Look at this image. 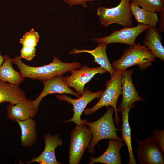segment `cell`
I'll return each instance as SVG.
<instances>
[{
	"mask_svg": "<svg viewBox=\"0 0 164 164\" xmlns=\"http://www.w3.org/2000/svg\"><path fill=\"white\" fill-rule=\"evenodd\" d=\"M12 62L19 69L23 78L42 81L50 79L56 75H63L72 70L82 67L78 62H63L55 56L51 63L38 67H32L25 64L19 56L13 58Z\"/></svg>",
	"mask_w": 164,
	"mask_h": 164,
	"instance_id": "obj_1",
	"label": "cell"
},
{
	"mask_svg": "<svg viewBox=\"0 0 164 164\" xmlns=\"http://www.w3.org/2000/svg\"><path fill=\"white\" fill-rule=\"evenodd\" d=\"M155 60V57L148 48L135 43L125 49L121 57L114 61L112 66L116 71L122 72L136 65L143 70Z\"/></svg>",
	"mask_w": 164,
	"mask_h": 164,
	"instance_id": "obj_2",
	"label": "cell"
},
{
	"mask_svg": "<svg viewBox=\"0 0 164 164\" xmlns=\"http://www.w3.org/2000/svg\"><path fill=\"white\" fill-rule=\"evenodd\" d=\"M104 114L97 121L89 122L87 121L84 124L92 132L93 137L88 148V152L91 155L94 153V149L96 145L101 140L114 138L123 142V140L118 137L117 132L120 130L115 126L113 118L114 111L111 106L107 107Z\"/></svg>",
	"mask_w": 164,
	"mask_h": 164,
	"instance_id": "obj_3",
	"label": "cell"
},
{
	"mask_svg": "<svg viewBox=\"0 0 164 164\" xmlns=\"http://www.w3.org/2000/svg\"><path fill=\"white\" fill-rule=\"evenodd\" d=\"M122 72L115 71L110 80L107 81L106 88L97 103L91 108L84 109V112L85 115L92 114L104 106H111L115 112L114 122L118 128L120 118L118 114L116 105L118 99L122 94Z\"/></svg>",
	"mask_w": 164,
	"mask_h": 164,
	"instance_id": "obj_4",
	"label": "cell"
},
{
	"mask_svg": "<svg viewBox=\"0 0 164 164\" xmlns=\"http://www.w3.org/2000/svg\"><path fill=\"white\" fill-rule=\"evenodd\" d=\"M130 0H121L117 6L111 8L98 7L97 15L101 25L107 28L113 23H116L124 27L132 25V15L130 7Z\"/></svg>",
	"mask_w": 164,
	"mask_h": 164,
	"instance_id": "obj_5",
	"label": "cell"
},
{
	"mask_svg": "<svg viewBox=\"0 0 164 164\" xmlns=\"http://www.w3.org/2000/svg\"><path fill=\"white\" fill-rule=\"evenodd\" d=\"M69 149V163L78 164L93 137L92 132L84 124L76 125L72 131Z\"/></svg>",
	"mask_w": 164,
	"mask_h": 164,
	"instance_id": "obj_6",
	"label": "cell"
},
{
	"mask_svg": "<svg viewBox=\"0 0 164 164\" xmlns=\"http://www.w3.org/2000/svg\"><path fill=\"white\" fill-rule=\"evenodd\" d=\"M103 90H101L96 92L91 91L88 88L84 89L83 93L81 96L77 99H73L66 94H63L62 95H58L57 98L60 100L66 101L72 104L73 107L72 111L74 114L72 118L64 122L67 123L73 122L76 125L84 124L87 120H82L81 116L87 104L95 98L100 99L103 94Z\"/></svg>",
	"mask_w": 164,
	"mask_h": 164,
	"instance_id": "obj_7",
	"label": "cell"
},
{
	"mask_svg": "<svg viewBox=\"0 0 164 164\" xmlns=\"http://www.w3.org/2000/svg\"><path fill=\"white\" fill-rule=\"evenodd\" d=\"M150 27L149 26L138 23L134 27H124L120 30H114L108 36L91 39L95 42L104 43L107 45L111 43H120L131 46L136 43V39L140 34Z\"/></svg>",
	"mask_w": 164,
	"mask_h": 164,
	"instance_id": "obj_8",
	"label": "cell"
},
{
	"mask_svg": "<svg viewBox=\"0 0 164 164\" xmlns=\"http://www.w3.org/2000/svg\"><path fill=\"white\" fill-rule=\"evenodd\" d=\"M136 141L138 144L137 152L141 164H164V151L152 137H147L143 141Z\"/></svg>",
	"mask_w": 164,
	"mask_h": 164,
	"instance_id": "obj_9",
	"label": "cell"
},
{
	"mask_svg": "<svg viewBox=\"0 0 164 164\" xmlns=\"http://www.w3.org/2000/svg\"><path fill=\"white\" fill-rule=\"evenodd\" d=\"M70 76L64 77L65 81L69 87L73 88L80 96L84 90L85 85L96 74L104 73L107 71L100 67L91 68L86 65L79 70L74 69L70 71Z\"/></svg>",
	"mask_w": 164,
	"mask_h": 164,
	"instance_id": "obj_10",
	"label": "cell"
},
{
	"mask_svg": "<svg viewBox=\"0 0 164 164\" xmlns=\"http://www.w3.org/2000/svg\"><path fill=\"white\" fill-rule=\"evenodd\" d=\"M42 82L44 85L43 89L38 97L33 101L34 108L36 113L40 102L44 97L48 94L56 93H66L72 94L78 98L80 97V95L74 92L67 86L63 75H56Z\"/></svg>",
	"mask_w": 164,
	"mask_h": 164,
	"instance_id": "obj_11",
	"label": "cell"
},
{
	"mask_svg": "<svg viewBox=\"0 0 164 164\" xmlns=\"http://www.w3.org/2000/svg\"><path fill=\"white\" fill-rule=\"evenodd\" d=\"M133 69L129 70L122 71V94L121 103L117 108L118 112H121L126 108L138 101H143L144 99L138 93L132 79Z\"/></svg>",
	"mask_w": 164,
	"mask_h": 164,
	"instance_id": "obj_12",
	"label": "cell"
},
{
	"mask_svg": "<svg viewBox=\"0 0 164 164\" xmlns=\"http://www.w3.org/2000/svg\"><path fill=\"white\" fill-rule=\"evenodd\" d=\"M45 146L43 151L38 156L32 158L27 164L37 162L40 164H59L60 163L56 159L55 150L61 146L63 143L62 140L59 135L56 134L52 135L46 134L44 136Z\"/></svg>",
	"mask_w": 164,
	"mask_h": 164,
	"instance_id": "obj_13",
	"label": "cell"
},
{
	"mask_svg": "<svg viewBox=\"0 0 164 164\" xmlns=\"http://www.w3.org/2000/svg\"><path fill=\"white\" fill-rule=\"evenodd\" d=\"M125 144L118 139H109L108 146L105 152L101 156L95 158L90 157L89 164L100 163L107 164H121L120 151Z\"/></svg>",
	"mask_w": 164,
	"mask_h": 164,
	"instance_id": "obj_14",
	"label": "cell"
},
{
	"mask_svg": "<svg viewBox=\"0 0 164 164\" xmlns=\"http://www.w3.org/2000/svg\"><path fill=\"white\" fill-rule=\"evenodd\" d=\"M6 110L8 118L15 121L33 118L37 114L33 101L29 99L22 101L15 104L10 103L7 107Z\"/></svg>",
	"mask_w": 164,
	"mask_h": 164,
	"instance_id": "obj_15",
	"label": "cell"
},
{
	"mask_svg": "<svg viewBox=\"0 0 164 164\" xmlns=\"http://www.w3.org/2000/svg\"><path fill=\"white\" fill-rule=\"evenodd\" d=\"M143 40V45L150 50L155 58L164 61V48L161 42L160 32L156 27L147 30Z\"/></svg>",
	"mask_w": 164,
	"mask_h": 164,
	"instance_id": "obj_16",
	"label": "cell"
},
{
	"mask_svg": "<svg viewBox=\"0 0 164 164\" xmlns=\"http://www.w3.org/2000/svg\"><path fill=\"white\" fill-rule=\"evenodd\" d=\"M106 46L104 43H99L98 46L94 50H88L74 48L73 50L69 51V53L70 55L81 53H87L91 54L94 57V62L97 63L100 67L106 70L111 77L114 74L115 71L108 58L106 52Z\"/></svg>",
	"mask_w": 164,
	"mask_h": 164,
	"instance_id": "obj_17",
	"label": "cell"
},
{
	"mask_svg": "<svg viewBox=\"0 0 164 164\" xmlns=\"http://www.w3.org/2000/svg\"><path fill=\"white\" fill-rule=\"evenodd\" d=\"M27 99L25 93L19 85L0 80V104L8 102L15 104Z\"/></svg>",
	"mask_w": 164,
	"mask_h": 164,
	"instance_id": "obj_18",
	"label": "cell"
},
{
	"mask_svg": "<svg viewBox=\"0 0 164 164\" xmlns=\"http://www.w3.org/2000/svg\"><path fill=\"white\" fill-rule=\"evenodd\" d=\"M130 7L132 15L138 23L150 27H156L159 19L157 12L140 7L134 0L130 1Z\"/></svg>",
	"mask_w": 164,
	"mask_h": 164,
	"instance_id": "obj_19",
	"label": "cell"
},
{
	"mask_svg": "<svg viewBox=\"0 0 164 164\" xmlns=\"http://www.w3.org/2000/svg\"><path fill=\"white\" fill-rule=\"evenodd\" d=\"M15 121L19 125L21 131V145L26 148L31 147L34 144L37 138L35 121L32 118Z\"/></svg>",
	"mask_w": 164,
	"mask_h": 164,
	"instance_id": "obj_20",
	"label": "cell"
},
{
	"mask_svg": "<svg viewBox=\"0 0 164 164\" xmlns=\"http://www.w3.org/2000/svg\"><path fill=\"white\" fill-rule=\"evenodd\" d=\"M3 57L4 61L0 66V80L10 84L19 85L24 78L20 72L16 71L12 67L13 58H10L7 54Z\"/></svg>",
	"mask_w": 164,
	"mask_h": 164,
	"instance_id": "obj_21",
	"label": "cell"
},
{
	"mask_svg": "<svg viewBox=\"0 0 164 164\" xmlns=\"http://www.w3.org/2000/svg\"><path fill=\"white\" fill-rule=\"evenodd\" d=\"M135 105V104H134L131 105L121 112L122 121L121 132L122 139L125 141L128 149L129 155L128 164H136L132 151L131 140V128L129 121L130 110Z\"/></svg>",
	"mask_w": 164,
	"mask_h": 164,
	"instance_id": "obj_22",
	"label": "cell"
},
{
	"mask_svg": "<svg viewBox=\"0 0 164 164\" xmlns=\"http://www.w3.org/2000/svg\"><path fill=\"white\" fill-rule=\"evenodd\" d=\"M140 7L153 12L164 11V0H134Z\"/></svg>",
	"mask_w": 164,
	"mask_h": 164,
	"instance_id": "obj_23",
	"label": "cell"
},
{
	"mask_svg": "<svg viewBox=\"0 0 164 164\" xmlns=\"http://www.w3.org/2000/svg\"><path fill=\"white\" fill-rule=\"evenodd\" d=\"M40 36L33 28L26 32L20 39V43L23 47H35L37 45Z\"/></svg>",
	"mask_w": 164,
	"mask_h": 164,
	"instance_id": "obj_24",
	"label": "cell"
},
{
	"mask_svg": "<svg viewBox=\"0 0 164 164\" xmlns=\"http://www.w3.org/2000/svg\"><path fill=\"white\" fill-rule=\"evenodd\" d=\"M36 49L35 47H22L20 50L21 58H23L28 61H30L36 56Z\"/></svg>",
	"mask_w": 164,
	"mask_h": 164,
	"instance_id": "obj_25",
	"label": "cell"
},
{
	"mask_svg": "<svg viewBox=\"0 0 164 164\" xmlns=\"http://www.w3.org/2000/svg\"><path fill=\"white\" fill-rule=\"evenodd\" d=\"M152 137L155 142L164 151V130L154 129Z\"/></svg>",
	"mask_w": 164,
	"mask_h": 164,
	"instance_id": "obj_26",
	"label": "cell"
},
{
	"mask_svg": "<svg viewBox=\"0 0 164 164\" xmlns=\"http://www.w3.org/2000/svg\"><path fill=\"white\" fill-rule=\"evenodd\" d=\"M70 7L74 5H82L84 7H87L86 2L88 1H94L96 0H63Z\"/></svg>",
	"mask_w": 164,
	"mask_h": 164,
	"instance_id": "obj_27",
	"label": "cell"
},
{
	"mask_svg": "<svg viewBox=\"0 0 164 164\" xmlns=\"http://www.w3.org/2000/svg\"><path fill=\"white\" fill-rule=\"evenodd\" d=\"M159 30L161 32H163L164 31V11L160 12L159 18L158 19Z\"/></svg>",
	"mask_w": 164,
	"mask_h": 164,
	"instance_id": "obj_28",
	"label": "cell"
},
{
	"mask_svg": "<svg viewBox=\"0 0 164 164\" xmlns=\"http://www.w3.org/2000/svg\"><path fill=\"white\" fill-rule=\"evenodd\" d=\"M4 61V59L3 56H2L0 50V66H1Z\"/></svg>",
	"mask_w": 164,
	"mask_h": 164,
	"instance_id": "obj_29",
	"label": "cell"
},
{
	"mask_svg": "<svg viewBox=\"0 0 164 164\" xmlns=\"http://www.w3.org/2000/svg\"></svg>",
	"mask_w": 164,
	"mask_h": 164,
	"instance_id": "obj_30",
	"label": "cell"
}]
</instances>
